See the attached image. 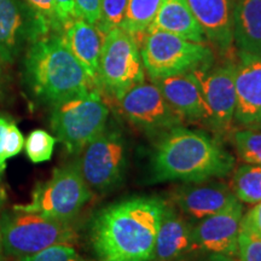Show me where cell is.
Segmentation results:
<instances>
[{"label": "cell", "mask_w": 261, "mask_h": 261, "mask_svg": "<svg viewBox=\"0 0 261 261\" xmlns=\"http://www.w3.org/2000/svg\"><path fill=\"white\" fill-rule=\"evenodd\" d=\"M234 63L236 110L234 121L241 127L261 126V57L238 51Z\"/></svg>", "instance_id": "5bb4252c"}, {"label": "cell", "mask_w": 261, "mask_h": 261, "mask_svg": "<svg viewBox=\"0 0 261 261\" xmlns=\"http://www.w3.org/2000/svg\"><path fill=\"white\" fill-rule=\"evenodd\" d=\"M19 261H90L80 255L71 244H55L37 254L23 256Z\"/></svg>", "instance_id": "f546056e"}, {"label": "cell", "mask_w": 261, "mask_h": 261, "mask_svg": "<svg viewBox=\"0 0 261 261\" xmlns=\"http://www.w3.org/2000/svg\"><path fill=\"white\" fill-rule=\"evenodd\" d=\"M145 69L139 45L122 28L103 35L98 68V89L114 98L122 96L136 85L144 83Z\"/></svg>", "instance_id": "ba28073f"}, {"label": "cell", "mask_w": 261, "mask_h": 261, "mask_svg": "<svg viewBox=\"0 0 261 261\" xmlns=\"http://www.w3.org/2000/svg\"><path fill=\"white\" fill-rule=\"evenodd\" d=\"M48 33L24 0H0V61L11 63L25 44Z\"/></svg>", "instance_id": "7c38bea8"}, {"label": "cell", "mask_w": 261, "mask_h": 261, "mask_svg": "<svg viewBox=\"0 0 261 261\" xmlns=\"http://www.w3.org/2000/svg\"><path fill=\"white\" fill-rule=\"evenodd\" d=\"M165 207L161 197L135 196L100 211L91 226L98 261H152Z\"/></svg>", "instance_id": "6da1fadb"}, {"label": "cell", "mask_w": 261, "mask_h": 261, "mask_svg": "<svg viewBox=\"0 0 261 261\" xmlns=\"http://www.w3.org/2000/svg\"><path fill=\"white\" fill-rule=\"evenodd\" d=\"M253 205V208H250L246 214H243L241 225L261 236V201Z\"/></svg>", "instance_id": "1f68e13d"}, {"label": "cell", "mask_w": 261, "mask_h": 261, "mask_svg": "<svg viewBox=\"0 0 261 261\" xmlns=\"http://www.w3.org/2000/svg\"><path fill=\"white\" fill-rule=\"evenodd\" d=\"M5 198H6V195H5L4 189H3L2 187H0V208H2V205L4 204Z\"/></svg>", "instance_id": "e575fe53"}, {"label": "cell", "mask_w": 261, "mask_h": 261, "mask_svg": "<svg viewBox=\"0 0 261 261\" xmlns=\"http://www.w3.org/2000/svg\"><path fill=\"white\" fill-rule=\"evenodd\" d=\"M77 168L90 189L104 192L121 182L127 166L126 145L117 130H104L85 148Z\"/></svg>", "instance_id": "9c48e42d"}, {"label": "cell", "mask_w": 261, "mask_h": 261, "mask_svg": "<svg viewBox=\"0 0 261 261\" xmlns=\"http://www.w3.org/2000/svg\"><path fill=\"white\" fill-rule=\"evenodd\" d=\"M29 9L44 22L51 33L63 32L58 9L55 0H24Z\"/></svg>", "instance_id": "83f0119b"}, {"label": "cell", "mask_w": 261, "mask_h": 261, "mask_svg": "<svg viewBox=\"0 0 261 261\" xmlns=\"http://www.w3.org/2000/svg\"><path fill=\"white\" fill-rule=\"evenodd\" d=\"M2 247L12 256H29L55 244H73L77 234L69 221H61L35 213L15 211L0 223Z\"/></svg>", "instance_id": "8992f818"}, {"label": "cell", "mask_w": 261, "mask_h": 261, "mask_svg": "<svg viewBox=\"0 0 261 261\" xmlns=\"http://www.w3.org/2000/svg\"><path fill=\"white\" fill-rule=\"evenodd\" d=\"M234 257L224 255V254L204 252V250H194L173 261H232Z\"/></svg>", "instance_id": "d6a6232c"}, {"label": "cell", "mask_w": 261, "mask_h": 261, "mask_svg": "<svg viewBox=\"0 0 261 261\" xmlns=\"http://www.w3.org/2000/svg\"><path fill=\"white\" fill-rule=\"evenodd\" d=\"M143 65L150 79L191 73L213 63V52L195 42L161 31H149L139 44Z\"/></svg>", "instance_id": "5b68a950"}, {"label": "cell", "mask_w": 261, "mask_h": 261, "mask_svg": "<svg viewBox=\"0 0 261 261\" xmlns=\"http://www.w3.org/2000/svg\"><path fill=\"white\" fill-rule=\"evenodd\" d=\"M2 236H0V252H2Z\"/></svg>", "instance_id": "d590c367"}, {"label": "cell", "mask_w": 261, "mask_h": 261, "mask_svg": "<svg viewBox=\"0 0 261 261\" xmlns=\"http://www.w3.org/2000/svg\"><path fill=\"white\" fill-rule=\"evenodd\" d=\"M231 139L243 162L261 166V129L241 127L231 132Z\"/></svg>", "instance_id": "cb8c5ba5"}, {"label": "cell", "mask_w": 261, "mask_h": 261, "mask_svg": "<svg viewBox=\"0 0 261 261\" xmlns=\"http://www.w3.org/2000/svg\"><path fill=\"white\" fill-rule=\"evenodd\" d=\"M191 73L200 83L202 93L211 109L210 127L218 135H225L232 129L236 110L234 63L227 62L214 68L211 64Z\"/></svg>", "instance_id": "8fae6325"}, {"label": "cell", "mask_w": 261, "mask_h": 261, "mask_svg": "<svg viewBox=\"0 0 261 261\" xmlns=\"http://www.w3.org/2000/svg\"><path fill=\"white\" fill-rule=\"evenodd\" d=\"M55 3H56L57 5L58 15H60L63 28L68 22L80 17L76 5H75V0H55Z\"/></svg>", "instance_id": "836d02e7"}, {"label": "cell", "mask_w": 261, "mask_h": 261, "mask_svg": "<svg viewBox=\"0 0 261 261\" xmlns=\"http://www.w3.org/2000/svg\"><path fill=\"white\" fill-rule=\"evenodd\" d=\"M236 159L218 139L177 126L159 136L149 162L150 182H201L230 174Z\"/></svg>", "instance_id": "7a4b0ae2"}, {"label": "cell", "mask_w": 261, "mask_h": 261, "mask_svg": "<svg viewBox=\"0 0 261 261\" xmlns=\"http://www.w3.org/2000/svg\"><path fill=\"white\" fill-rule=\"evenodd\" d=\"M57 139L44 129H34L24 140V149L28 159L34 163L48 161L54 154Z\"/></svg>", "instance_id": "484cf974"}, {"label": "cell", "mask_w": 261, "mask_h": 261, "mask_svg": "<svg viewBox=\"0 0 261 261\" xmlns=\"http://www.w3.org/2000/svg\"><path fill=\"white\" fill-rule=\"evenodd\" d=\"M52 107L51 129L55 138L70 154L81 152L106 130L109 108L98 90L69 98Z\"/></svg>", "instance_id": "277c9868"}, {"label": "cell", "mask_w": 261, "mask_h": 261, "mask_svg": "<svg viewBox=\"0 0 261 261\" xmlns=\"http://www.w3.org/2000/svg\"><path fill=\"white\" fill-rule=\"evenodd\" d=\"M149 31L171 33L195 42H204L205 40L204 33L187 0H162Z\"/></svg>", "instance_id": "ffe728a7"}, {"label": "cell", "mask_w": 261, "mask_h": 261, "mask_svg": "<svg viewBox=\"0 0 261 261\" xmlns=\"http://www.w3.org/2000/svg\"><path fill=\"white\" fill-rule=\"evenodd\" d=\"M233 41L238 51L261 57V0H237Z\"/></svg>", "instance_id": "44dd1931"}, {"label": "cell", "mask_w": 261, "mask_h": 261, "mask_svg": "<svg viewBox=\"0 0 261 261\" xmlns=\"http://www.w3.org/2000/svg\"><path fill=\"white\" fill-rule=\"evenodd\" d=\"M194 250L192 225L174 207L166 203L156 234L152 261H173Z\"/></svg>", "instance_id": "ac0fdd59"}, {"label": "cell", "mask_w": 261, "mask_h": 261, "mask_svg": "<svg viewBox=\"0 0 261 261\" xmlns=\"http://www.w3.org/2000/svg\"><path fill=\"white\" fill-rule=\"evenodd\" d=\"M232 261H238V260H236V259H233V260H232Z\"/></svg>", "instance_id": "8d00e7d4"}, {"label": "cell", "mask_w": 261, "mask_h": 261, "mask_svg": "<svg viewBox=\"0 0 261 261\" xmlns=\"http://www.w3.org/2000/svg\"><path fill=\"white\" fill-rule=\"evenodd\" d=\"M259 129H261V126H260V127H259Z\"/></svg>", "instance_id": "74e56055"}, {"label": "cell", "mask_w": 261, "mask_h": 261, "mask_svg": "<svg viewBox=\"0 0 261 261\" xmlns=\"http://www.w3.org/2000/svg\"><path fill=\"white\" fill-rule=\"evenodd\" d=\"M75 5L81 18L91 24H97L99 19L100 0H75Z\"/></svg>", "instance_id": "4dcf8cb0"}, {"label": "cell", "mask_w": 261, "mask_h": 261, "mask_svg": "<svg viewBox=\"0 0 261 261\" xmlns=\"http://www.w3.org/2000/svg\"><path fill=\"white\" fill-rule=\"evenodd\" d=\"M244 211L243 203L234 198L217 213L192 225L195 250L237 256V242Z\"/></svg>", "instance_id": "4fadbf2b"}, {"label": "cell", "mask_w": 261, "mask_h": 261, "mask_svg": "<svg viewBox=\"0 0 261 261\" xmlns=\"http://www.w3.org/2000/svg\"><path fill=\"white\" fill-rule=\"evenodd\" d=\"M127 0H100V12L96 27L104 35L113 28H121L125 19Z\"/></svg>", "instance_id": "4316f807"}, {"label": "cell", "mask_w": 261, "mask_h": 261, "mask_svg": "<svg viewBox=\"0 0 261 261\" xmlns=\"http://www.w3.org/2000/svg\"><path fill=\"white\" fill-rule=\"evenodd\" d=\"M24 148V138L17 125L0 115V175L6 168V161L18 155Z\"/></svg>", "instance_id": "d4e9b609"}, {"label": "cell", "mask_w": 261, "mask_h": 261, "mask_svg": "<svg viewBox=\"0 0 261 261\" xmlns=\"http://www.w3.org/2000/svg\"><path fill=\"white\" fill-rule=\"evenodd\" d=\"M163 97L180 115L184 121L203 123L210 127L212 113L200 83L192 73L173 75V76L160 77L152 80Z\"/></svg>", "instance_id": "9a60e30c"}, {"label": "cell", "mask_w": 261, "mask_h": 261, "mask_svg": "<svg viewBox=\"0 0 261 261\" xmlns=\"http://www.w3.org/2000/svg\"><path fill=\"white\" fill-rule=\"evenodd\" d=\"M187 182L173 191L172 200L185 218L201 220L221 211L236 198L230 185L225 182Z\"/></svg>", "instance_id": "e0dca14e"}, {"label": "cell", "mask_w": 261, "mask_h": 261, "mask_svg": "<svg viewBox=\"0 0 261 261\" xmlns=\"http://www.w3.org/2000/svg\"><path fill=\"white\" fill-rule=\"evenodd\" d=\"M63 39L73 56L83 65L87 76L98 89V68L103 34L94 24L77 17L64 25Z\"/></svg>", "instance_id": "d6986e66"}, {"label": "cell", "mask_w": 261, "mask_h": 261, "mask_svg": "<svg viewBox=\"0 0 261 261\" xmlns=\"http://www.w3.org/2000/svg\"><path fill=\"white\" fill-rule=\"evenodd\" d=\"M192 14L211 42L221 55L233 50V0H187Z\"/></svg>", "instance_id": "2e32d148"}, {"label": "cell", "mask_w": 261, "mask_h": 261, "mask_svg": "<svg viewBox=\"0 0 261 261\" xmlns=\"http://www.w3.org/2000/svg\"><path fill=\"white\" fill-rule=\"evenodd\" d=\"M162 0H127L122 29L138 42L148 33Z\"/></svg>", "instance_id": "7402d4cb"}, {"label": "cell", "mask_w": 261, "mask_h": 261, "mask_svg": "<svg viewBox=\"0 0 261 261\" xmlns=\"http://www.w3.org/2000/svg\"><path fill=\"white\" fill-rule=\"evenodd\" d=\"M238 261H261V236L241 225L237 242Z\"/></svg>", "instance_id": "f1b7e54d"}, {"label": "cell", "mask_w": 261, "mask_h": 261, "mask_svg": "<svg viewBox=\"0 0 261 261\" xmlns=\"http://www.w3.org/2000/svg\"><path fill=\"white\" fill-rule=\"evenodd\" d=\"M24 74L35 97L52 106L98 90L68 48L62 33H48L29 45Z\"/></svg>", "instance_id": "3957f363"}, {"label": "cell", "mask_w": 261, "mask_h": 261, "mask_svg": "<svg viewBox=\"0 0 261 261\" xmlns=\"http://www.w3.org/2000/svg\"><path fill=\"white\" fill-rule=\"evenodd\" d=\"M230 188L238 201L255 204L261 201V166L242 163L233 171Z\"/></svg>", "instance_id": "603a6c76"}, {"label": "cell", "mask_w": 261, "mask_h": 261, "mask_svg": "<svg viewBox=\"0 0 261 261\" xmlns=\"http://www.w3.org/2000/svg\"><path fill=\"white\" fill-rule=\"evenodd\" d=\"M92 197L77 165L55 169L51 178L39 182L27 204H17L14 211L35 213L61 221H69Z\"/></svg>", "instance_id": "52a82bcc"}, {"label": "cell", "mask_w": 261, "mask_h": 261, "mask_svg": "<svg viewBox=\"0 0 261 261\" xmlns=\"http://www.w3.org/2000/svg\"><path fill=\"white\" fill-rule=\"evenodd\" d=\"M116 100L126 119L148 135L159 137L184 123L154 83L136 85Z\"/></svg>", "instance_id": "30bf717a"}]
</instances>
